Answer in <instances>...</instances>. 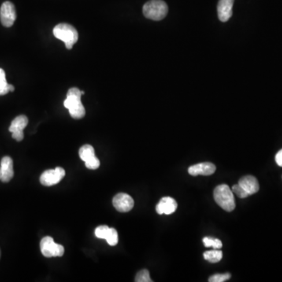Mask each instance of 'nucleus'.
<instances>
[{"instance_id":"nucleus-16","label":"nucleus","mask_w":282,"mask_h":282,"mask_svg":"<svg viewBox=\"0 0 282 282\" xmlns=\"http://www.w3.org/2000/svg\"><path fill=\"white\" fill-rule=\"evenodd\" d=\"M79 157L83 161L90 159L92 157L95 156V150L91 145L86 144L83 145V147H81L79 149Z\"/></svg>"},{"instance_id":"nucleus-15","label":"nucleus","mask_w":282,"mask_h":282,"mask_svg":"<svg viewBox=\"0 0 282 282\" xmlns=\"http://www.w3.org/2000/svg\"><path fill=\"white\" fill-rule=\"evenodd\" d=\"M204 258L209 262L218 263L223 258V252L220 249H213L210 251L205 252L203 254Z\"/></svg>"},{"instance_id":"nucleus-22","label":"nucleus","mask_w":282,"mask_h":282,"mask_svg":"<svg viewBox=\"0 0 282 282\" xmlns=\"http://www.w3.org/2000/svg\"><path fill=\"white\" fill-rule=\"evenodd\" d=\"M109 227L107 225L100 226L97 227L95 230V235L97 238H101V239H105L106 238L107 234H108Z\"/></svg>"},{"instance_id":"nucleus-20","label":"nucleus","mask_w":282,"mask_h":282,"mask_svg":"<svg viewBox=\"0 0 282 282\" xmlns=\"http://www.w3.org/2000/svg\"><path fill=\"white\" fill-rule=\"evenodd\" d=\"M231 275L230 273L216 274L209 278V282H224L231 279Z\"/></svg>"},{"instance_id":"nucleus-5","label":"nucleus","mask_w":282,"mask_h":282,"mask_svg":"<svg viewBox=\"0 0 282 282\" xmlns=\"http://www.w3.org/2000/svg\"><path fill=\"white\" fill-rule=\"evenodd\" d=\"M41 253L46 258L62 257L64 253V246L55 243L53 238L46 236L40 242Z\"/></svg>"},{"instance_id":"nucleus-26","label":"nucleus","mask_w":282,"mask_h":282,"mask_svg":"<svg viewBox=\"0 0 282 282\" xmlns=\"http://www.w3.org/2000/svg\"><path fill=\"white\" fill-rule=\"evenodd\" d=\"M4 79H6V73L3 69L0 68V80H4Z\"/></svg>"},{"instance_id":"nucleus-28","label":"nucleus","mask_w":282,"mask_h":282,"mask_svg":"<svg viewBox=\"0 0 282 282\" xmlns=\"http://www.w3.org/2000/svg\"><path fill=\"white\" fill-rule=\"evenodd\" d=\"M0 257H1V250H0Z\"/></svg>"},{"instance_id":"nucleus-7","label":"nucleus","mask_w":282,"mask_h":282,"mask_svg":"<svg viewBox=\"0 0 282 282\" xmlns=\"http://www.w3.org/2000/svg\"><path fill=\"white\" fill-rule=\"evenodd\" d=\"M17 18V13L14 5L9 1H6L0 8V20L6 28L12 27Z\"/></svg>"},{"instance_id":"nucleus-3","label":"nucleus","mask_w":282,"mask_h":282,"mask_svg":"<svg viewBox=\"0 0 282 282\" xmlns=\"http://www.w3.org/2000/svg\"><path fill=\"white\" fill-rule=\"evenodd\" d=\"M53 35L57 39L63 41L68 50L72 49L74 44L79 39L77 30L67 23H61L56 25L53 28Z\"/></svg>"},{"instance_id":"nucleus-1","label":"nucleus","mask_w":282,"mask_h":282,"mask_svg":"<svg viewBox=\"0 0 282 282\" xmlns=\"http://www.w3.org/2000/svg\"><path fill=\"white\" fill-rule=\"evenodd\" d=\"M82 95V91L79 89L71 88L64 102V107L69 111L70 116L75 119H83L86 115V110L81 101Z\"/></svg>"},{"instance_id":"nucleus-8","label":"nucleus","mask_w":282,"mask_h":282,"mask_svg":"<svg viewBox=\"0 0 282 282\" xmlns=\"http://www.w3.org/2000/svg\"><path fill=\"white\" fill-rule=\"evenodd\" d=\"M28 119L27 116L21 115L15 118L12 121L9 131L12 133V138L17 141L24 139V130L28 126Z\"/></svg>"},{"instance_id":"nucleus-18","label":"nucleus","mask_w":282,"mask_h":282,"mask_svg":"<svg viewBox=\"0 0 282 282\" xmlns=\"http://www.w3.org/2000/svg\"><path fill=\"white\" fill-rule=\"evenodd\" d=\"M105 240L107 241L109 246H116L119 242V235H118L117 231L115 228L109 227Z\"/></svg>"},{"instance_id":"nucleus-27","label":"nucleus","mask_w":282,"mask_h":282,"mask_svg":"<svg viewBox=\"0 0 282 282\" xmlns=\"http://www.w3.org/2000/svg\"><path fill=\"white\" fill-rule=\"evenodd\" d=\"M0 180H1V169H0Z\"/></svg>"},{"instance_id":"nucleus-6","label":"nucleus","mask_w":282,"mask_h":282,"mask_svg":"<svg viewBox=\"0 0 282 282\" xmlns=\"http://www.w3.org/2000/svg\"><path fill=\"white\" fill-rule=\"evenodd\" d=\"M65 176V170L61 167H57L54 169H49L42 172L40 176L42 185L50 187L56 185L62 180Z\"/></svg>"},{"instance_id":"nucleus-9","label":"nucleus","mask_w":282,"mask_h":282,"mask_svg":"<svg viewBox=\"0 0 282 282\" xmlns=\"http://www.w3.org/2000/svg\"><path fill=\"white\" fill-rule=\"evenodd\" d=\"M114 207L121 213H127L134 208V201L132 197L126 193H119L113 198Z\"/></svg>"},{"instance_id":"nucleus-25","label":"nucleus","mask_w":282,"mask_h":282,"mask_svg":"<svg viewBox=\"0 0 282 282\" xmlns=\"http://www.w3.org/2000/svg\"><path fill=\"white\" fill-rule=\"evenodd\" d=\"M275 161L279 166L282 167V149L277 153L276 156H275Z\"/></svg>"},{"instance_id":"nucleus-11","label":"nucleus","mask_w":282,"mask_h":282,"mask_svg":"<svg viewBox=\"0 0 282 282\" xmlns=\"http://www.w3.org/2000/svg\"><path fill=\"white\" fill-rule=\"evenodd\" d=\"M235 0H220L217 6L218 17L222 22L229 20L233 14V5Z\"/></svg>"},{"instance_id":"nucleus-13","label":"nucleus","mask_w":282,"mask_h":282,"mask_svg":"<svg viewBox=\"0 0 282 282\" xmlns=\"http://www.w3.org/2000/svg\"><path fill=\"white\" fill-rule=\"evenodd\" d=\"M216 165L211 162H203L191 165L188 169L189 174L191 176H210L216 171Z\"/></svg>"},{"instance_id":"nucleus-14","label":"nucleus","mask_w":282,"mask_h":282,"mask_svg":"<svg viewBox=\"0 0 282 282\" xmlns=\"http://www.w3.org/2000/svg\"><path fill=\"white\" fill-rule=\"evenodd\" d=\"M238 184L245 190L249 195L256 194L260 190L258 180L253 176H243L241 178Z\"/></svg>"},{"instance_id":"nucleus-12","label":"nucleus","mask_w":282,"mask_h":282,"mask_svg":"<svg viewBox=\"0 0 282 282\" xmlns=\"http://www.w3.org/2000/svg\"><path fill=\"white\" fill-rule=\"evenodd\" d=\"M1 169V180L3 183H8L13 179V160L9 156L3 157L1 160L0 164Z\"/></svg>"},{"instance_id":"nucleus-24","label":"nucleus","mask_w":282,"mask_h":282,"mask_svg":"<svg viewBox=\"0 0 282 282\" xmlns=\"http://www.w3.org/2000/svg\"><path fill=\"white\" fill-rule=\"evenodd\" d=\"M10 92V84L6 82V79L0 80V96L6 95Z\"/></svg>"},{"instance_id":"nucleus-17","label":"nucleus","mask_w":282,"mask_h":282,"mask_svg":"<svg viewBox=\"0 0 282 282\" xmlns=\"http://www.w3.org/2000/svg\"><path fill=\"white\" fill-rule=\"evenodd\" d=\"M204 246L206 248L213 247L214 249H220L223 246L222 242L217 238H211V237H205L203 238Z\"/></svg>"},{"instance_id":"nucleus-10","label":"nucleus","mask_w":282,"mask_h":282,"mask_svg":"<svg viewBox=\"0 0 282 282\" xmlns=\"http://www.w3.org/2000/svg\"><path fill=\"white\" fill-rule=\"evenodd\" d=\"M177 209V202L171 197H164L156 205V212L159 215H170Z\"/></svg>"},{"instance_id":"nucleus-4","label":"nucleus","mask_w":282,"mask_h":282,"mask_svg":"<svg viewBox=\"0 0 282 282\" xmlns=\"http://www.w3.org/2000/svg\"><path fill=\"white\" fill-rule=\"evenodd\" d=\"M168 10L167 4L162 0H150L143 7L145 17L153 20H161L165 18Z\"/></svg>"},{"instance_id":"nucleus-21","label":"nucleus","mask_w":282,"mask_h":282,"mask_svg":"<svg viewBox=\"0 0 282 282\" xmlns=\"http://www.w3.org/2000/svg\"><path fill=\"white\" fill-rule=\"evenodd\" d=\"M85 164H86V167L89 169H98L101 165V162H100V160L94 156L92 157L90 159L86 160L85 161Z\"/></svg>"},{"instance_id":"nucleus-2","label":"nucleus","mask_w":282,"mask_h":282,"mask_svg":"<svg viewBox=\"0 0 282 282\" xmlns=\"http://www.w3.org/2000/svg\"><path fill=\"white\" fill-rule=\"evenodd\" d=\"M215 202L224 210L232 212L235 209V196L232 190L227 184H220L213 191Z\"/></svg>"},{"instance_id":"nucleus-23","label":"nucleus","mask_w":282,"mask_h":282,"mask_svg":"<svg viewBox=\"0 0 282 282\" xmlns=\"http://www.w3.org/2000/svg\"><path fill=\"white\" fill-rule=\"evenodd\" d=\"M232 191L240 198H246L249 196V194L245 191V190L239 184L233 186Z\"/></svg>"},{"instance_id":"nucleus-19","label":"nucleus","mask_w":282,"mask_h":282,"mask_svg":"<svg viewBox=\"0 0 282 282\" xmlns=\"http://www.w3.org/2000/svg\"><path fill=\"white\" fill-rule=\"evenodd\" d=\"M136 282H152L150 279V273L147 270H141L139 271L135 278Z\"/></svg>"}]
</instances>
